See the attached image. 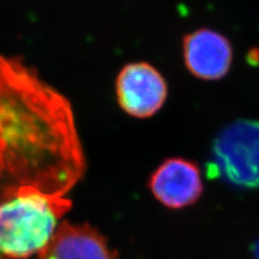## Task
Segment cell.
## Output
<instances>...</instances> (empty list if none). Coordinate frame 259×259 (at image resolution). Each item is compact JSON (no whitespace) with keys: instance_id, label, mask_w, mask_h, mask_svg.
<instances>
[{"instance_id":"3957f363","label":"cell","mask_w":259,"mask_h":259,"mask_svg":"<svg viewBox=\"0 0 259 259\" xmlns=\"http://www.w3.org/2000/svg\"><path fill=\"white\" fill-rule=\"evenodd\" d=\"M213 165L230 182H255L259 175V124L241 121L225 128L213 145Z\"/></svg>"},{"instance_id":"ba28073f","label":"cell","mask_w":259,"mask_h":259,"mask_svg":"<svg viewBox=\"0 0 259 259\" xmlns=\"http://www.w3.org/2000/svg\"><path fill=\"white\" fill-rule=\"evenodd\" d=\"M0 181H2V173H0Z\"/></svg>"},{"instance_id":"52a82bcc","label":"cell","mask_w":259,"mask_h":259,"mask_svg":"<svg viewBox=\"0 0 259 259\" xmlns=\"http://www.w3.org/2000/svg\"><path fill=\"white\" fill-rule=\"evenodd\" d=\"M37 259H117V255L96 229L64 222Z\"/></svg>"},{"instance_id":"8992f818","label":"cell","mask_w":259,"mask_h":259,"mask_svg":"<svg viewBox=\"0 0 259 259\" xmlns=\"http://www.w3.org/2000/svg\"><path fill=\"white\" fill-rule=\"evenodd\" d=\"M184 60L191 74L203 80L227 75L232 63V47L220 32L201 28L184 38Z\"/></svg>"},{"instance_id":"277c9868","label":"cell","mask_w":259,"mask_h":259,"mask_svg":"<svg viewBox=\"0 0 259 259\" xmlns=\"http://www.w3.org/2000/svg\"><path fill=\"white\" fill-rule=\"evenodd\" d=\"M117 100L127 115L149 118L166 101L167 85L160 72L145 62L130 63L120 70L116 81Z\"/></svg>"},{"instance_id":"7a4b0ae2","label":"cell","mask_w":259,"mask_h":259,"mask_svg":"<svg viewBox=\"0 0 259 259\" xmlns=\"http://www.w3.org/2000/svg\"><path fill=\"white\" fill-rule=\"evenodd\" d=\"M71 208L65 197H55L28 186H6L0 191V254L26 259L39 254Z\"/></svg>"},{"instance_id":"5b68a950","label":"cell","mask_w":259,"mask_h":259,"mask_svg":"<svg viewBox=\"0 0 259 259\" xmlns=\"http://www.w3.org/2000/svg\"><path fill=\"white\" fill-rule=\"evenodd\" d=\"M149 188L164 206L183 208L200 198L203 184L199 168L193 162L183 158H169L153 172Z\"/></svg>"},{"instance_id":"6da1fadb","label":"cell","mask_w":259,"mask_h":259,"mask_svg":"<svg viewBox=\"0 0 259 259\" xmlns=\"http://www.w3.org/2000/svg\"><path fill=\"white\" fill-rule=\"evenodd\" d=\"M85 172L68 100L15 56L0 52V173L7 186L65 197Z\"/></svg>"}]
</instances>
